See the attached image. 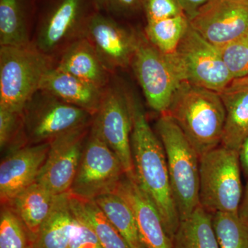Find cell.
<instances>
[{
	"instance_id": "4",
	"label": "cell",
	"mask_w": 248,
	"mask_h": 248,
	"mask_svg": "<svg viewBox=\"0 0 248 248\" xmlns=\"http://www.w3.org/2000/svg\"><path fill=\"white\" fill-rule=\"evenodd\" d=\"M52 66L35 46L0 48V108L22 112Z\"/></svg>"
},
{
	"instance_id": "21",
	"label": "cell",
	"mask_w": 248,
	"mask_h": 248,
	"mask_svg": "<svg viewBox=\"0 0 248 248\" xmlns=\"http://www.w3.org/2000/svg\"><path fill=\"white\" fill-rule=\"evenodd\" d=\"M56 197L45 186L35 182L6 204L12 208L36 236L50 215Z\"/></svg>"
},
{
	"instance_id": "6",
	"label": "cell",
	"mask_w": 248,
	"mask_h": 248,
	"mask_svg": "<svg viewBox=\"0 0 248 248\" xmlns=\"http://www.w3.org/2000/svg\"><path fill=\"white\" fill-rule=\"evenodd\" d=\"M165 55L180 84L187 82L220 93L234 79L219 48L190 24L175 52Z\"/></svg>"
},
{
	"instance_id": "15",
	"label": "cell",
	"mask_w": 248,
	"mask_h": 248,
	"mask_svg": "<svg viewBox=\"0 0 248 248\" xmlns=\"http://www.w3.org/2000/svg\"><path fill=\"white\" fill-rule=\"evenodd\" d=\"M112 193L120 196L131 208L146 248H174L157 209L136 179L125 175Z\"/></svg>"
},
{
	"instance_id": "19",
	"label": "cell",
	"mask_w": 248,
	"mask_h": 248,
	"mask_svg": "<svg viewBox=\"0 0 248 248\" xmlns=\"http://www.w3.org/2000/svg\"><path fill=\"white\" fill-rule=\"evenodd\" d=\"M219 94L226 108L221 145L239 152L248 136V81L233 79Z\"/></svg>"
},
{
	"instance_id": "36",
	"label": "cell",
	"mask_w": 248,
	"mask_h": 248,
	"mask_svg": "<svg viewBox=\"0 0 248 248\" xmlns=\"http://www.w3.org/2000/svg\"><path fill=\"white\" fill-rule=\"evenodd\" d=\"M239 216L245 221H248V183L245 187L244 197L240 204Z\"/></svg>"
},
{
	"instance_id": "32",
	"label": "cell",
	"mask_w": 248,
	"mask_h": 248,
	"mask_svg": "<svg viewBox=\"0 0 248 248\" xmlns=\"http://www.w3.org/2000/svg\"><path fill=\"white\" fill-rule=\"evenodd\" d=\"M143 0H94L96 9L107 14L130 15L143 7Z\"/></svg>"
},
{
	"instance_id": "35",
	"label": "cell",
	"mask_w": 248,
	"mask_h": 248,
	"mask_svg": "<svg viewBox=\"0 0 248 248\" xmlns=\"http://www.w3.org/2000/svg\"><path fill=\"white\" fill-rule=\"evenodd\" d=\"M240 166L245 175L248 177V136L245 139L239 150Z\"/></svg>"
},
{
	"instance_id": "9",
	"label": "cell",
	"mask_w": 248,
	"mask_h": 248,
	"mask_svg": "<svg viewBox=\"0 0 248 248\" xmlns=\"http://www.w3.org/2000/svg\"><path fill=\"white\" fill-rule=\"evenodd\" d=\"M91 128L115 153L125 175L136 179L132 154V115L128 93L117 86L103 91L102 102L93 117Z\"/></svg>"
},
{
	"instance_id": "10",
	"label": "cell",
	"mask_w": 248,
	"mask_h": 248,
	"mask_svg": "<svg viewBox=\"0 0 248 248\" xmlns=\"http://www.w3.org/2000/svg\"><path fill=\"white\" fill-rule=\"evenodd\" d=\"M131 65L149 107L160 115L167 112L181 84L166 55L138 33Z\"/></svg>"
},
{
	"instance_id": "29",
	"label": "cell",
	"mask_w": 248,
	"mask_h": 248,
	"mask_svg": "<svg viewBox=\"0 0 248 248\" xmlns=\"http://www.w3.org/2000/svg\"><path fill=\"white\" fill-rule=\"evenodd\" d=\"M22 112L0 108V148L9 153L27 146Z\"/></svg>"
},
{
	"instance_id": "17",
	"label": "cell",
	"mask_w": 248,
	"mask_h": 248,
	"mask_svg": "<svg viewBox=\"0 0 248 248\" xmlns=\"http://www.w3.org/2000/svg\"><path fill=\"white\" fill-rule=\"evenodd\" d=\"M75 107L95 115L102 102L103 91L56 67L49 69L40 89Z\"/></svg>"
},
{
	"instance_id": "30",
	"label": "cell",
	"mask_w": 248,
	"mask_h": 248,
	"mask_svg": "<svg viewBox=\"0 0 248 248\" xmlns=\"http://www.w3.org/2000/svg\"><path fill=\"white\" fill-rule=\"evenodd\" d=\"M219 49L234 79L248 76V30Z\"/></svg>"
},
{
	"instance_id": "27",
	"label": "cell",
	"mask_w": 248,
	"mask_h": 248,
	"mask_svg": "<svg viewBox=\"0 0 248 248\" xmlns=\"http://www.w3.org/2000/svg\"><path fill=\"white\" fill-rule=\"evenodd\" d=\"M35 235L8 204H1L0 248H34Z\"/></svg>"
},
{
	"instance_id": "23",
	"label": "cell",
	"mask_w": 248,
	"mask_h": 248,
	"mask_svg": "<svg viewBox=\"0 0 248 248\" xmlns=\"http://www.w3.org/2000/svg\"><path fill=\"white\" fill-rule=\"evenodd\" d=\"M172 244L174 248H220L212 213L199 205L190 216L181 220Z\"/></svg>"
},
{
	"instance_id": "7",
	"label": "cell",
	"mask_w": 248,
	"mask_h": 248,
	"mask_svg": "<svg viewBox=\"0 0 248 248\" xmlns=\"http://www.w3.org/2000/svg\"><path fill=\"white\" fill-rule=\"evenodd\" d=\"M22 114L27 145L50 143L63 134L91 125L94 117L41 90L27 103Z\"/></svg>"
},
{
	"instance_id": "34",
	"label": "cell",
	"mask_w": 248,
	"mask_h": 248,
	"mask_svg": "<svg viewBox=\"0 0 248 248\" xmlns=\"http://www.w3.org/2000/svg\"><path fill=\"white\" fill-rule=\"evenodd\" d=\"M210 0H179L184 14L190 20L199 10Z\"/></svg>"
},
{
	"instance_id": "31",
	"label": "cell",
	"mask_w": 248,
	"mask_h": 248,
	"mask_svg": "<svg viewBox=\"0 0 248 248\" xmlns=\"http://www.w3.org/2000/svg\"><path fill=\"white\" fill-rule=\"evenodd\" d=\"M147 22H153L185 14L179 0H143Z\"/></svg>"
},
{
	"instance_id": "37",
	"label": "cell",
	"mask_w": 248,
	"mask_h": 248,
	"mask_svg": "<svg viewBox=\"0 0 248 248\" xmlns=\"http://www.w3.org/2000/svg\"><path fill=\"white\" fill-rule=\"evenodd\" d=\"M244 78V79L245 80H246V81H248V76H247V77H245V78Z\"/></svg>"
},
{
	"instance_id": "26",
	"label": "cell",
	"mask_w": 248,
	"mask_h": 248,
	"mask_svg": "<svg viewBox=\"0 0 248 248\" xmlns=\"http://www.w3.org/2000/svg\"><path fill=\"white\" fill-rule=\"evenodd\" d=\"M190 26L185 14L153 22H147L146 36L148 40L164 55L175 52Z\"/></svg>"
},
{
	"instance_id": "28",
	"label": "cell",
	"mask_w": 248,
	"mask_h": 248,
	"mask_svg": "<svg viewBox=\"0 0 248 248\" xmlns=\"http://www.w3.org/2000/svg\"><path fill=\"white\" fill-rule=\"evenodd\" d=\"M220 248H248V221L234 214H212Z\"/></svg>"
},
{
	"instance_id": "24",
	"label": "cell",
	"mask_w": 248,
	"mask_h": 248,
	"mask_svg": "<svg viewBox=\"0 0 248 248\" xmlns=\"http://www.w3.org/2000/svg\"><path fill=\"white\" fill-rule=\"evenodd\" d=\"M116 229L130 248H146L139 232L136 220L131 208L120 196L107 194L94 199Z\"/></svg>"
},
{
	"instance_id": "3",
	"label": "cell",
	"mask_w": 248,
	"mask_h": 248,
	"mask_svg": "<svg viewBox=\"0 0 248 248\" xmlns=\"http://www.w3.org/2000/svg\"><path fill=\"white\" fill-rule=\"evenodd\" d=\"M156 129L166 153L171 190L181 221L200 205V156L168 114H161Z\"/></svg>"
},
{
	"instance_id": "20",
	"label": "cell",
	"mask_w": 248,
	"mask_h": 248,
	"mask_svg": "<svg viewBox=\"0 0 248 248\" xmlns=\"http://www.w3.org/2000/svg\"><path fill=\"white\" fill-rule=\"evenodd\" d=\"M76 223L69 192L57 195L50 215L36 234L34 248H68Z\"/></svg>"
},
{
	"instance_id": "18",
	"label": "cell",
	"mask_w": 248,
	"mask_h": 248,
	"mask_svg": "<svg viewBox=\"0 0 248 248\" xmlns=\"http://www.w3.org/2000/svg\"><path fill=\"white\" fill-rule=\"evenodd\" d=\"M55 67L101 90L109 83L110 71L91 42L82 36L67 47Z\"/></svg>"
},
{
	"instance_id": "13",
	"label": "cell",
	"mask_w": 248,
	"mask_h": 248,
	"mask_svg": "<svg viewBox=\"0 0 248 248\" xmlns=\"http://www.w3.org/2000/svg\"><path fill=\"white\" fill-rule=\"evenodd\" d=\"M137 35L99 13L86 17L81 34L91 42L110 72L131 64Z\"/></svg>"
},
{
	"instance_id": "25",
	"label": "cell",
	"mask_w": 248,
	"mask_h": 248,
	"mask_svg": "<svg viewBox=\"0 0 248 248\" xmlns=\"http://www.w3.org/2000/svg\"><path fill=\"white\" fill-rule=\"evenodd\" d=\"M30 45L23 0H0L1 46Z\"/></svg>"
},
{
	"instance_id": "1",
	"label": "cell",
	"mask_w": 248,
	"mask_h": 248,
	"mask_svg": "<svg viewBox=\"0 0 248 248\" xmlns=\"http://www.w3.org/2000/svg\"><path fill=\"white\" fill-rule=\"evenodd\" d=\"M132 115L131 141L136 181L159 212L166 232L173 240L179 223L164 146L147 120L137 98L129 94Z\"/></svg>"
},
{
	"instance_id": "14",
	"label": "cell",
	"mask_w": 248,
	"mask_h": 248,
	"mask_svg": "<svg viewBox=\"0 0 248 248\" xmlns=\"http://www.w3.org/2000/svg\"><path fill=\"white\" fill-rule=\"evenodd\" d=\"M50 143L27 145L8 153L0 164V200L8 203L37 181Z\"/></svg>"
},
{
	"instance_id": "12",
	"label": "cell",
	"mask_w": 248,
	"mask_h": 248,
	"mask_svg": "<svg viewBox=\"0 0 248 248\" xmlns=\"http://www.w3.org/2000/svg\"><path fill=\"white\" fill-rule=\"evenodd\" d=\"M189 21L205 40L221 48L248 30V0H210Z\"/></svg>"
},
{
	"instance_id": "33",
	"label": "cell",
	"mask_w": 248,
	"mask_h": 248,
	"mask_svg": "<svg viewBox=\"0 0 248 248\" xmlns=\"http://www.w3.org/2000/svg\"><path fill=\"white\" fill-rule=\"evenodd\" d=\"M76 220V228L67 248H103L92 230L82 221Z\"/></svg>"
},
{
	"instance_id": "5",
	"label": "cell",
	"mask_w": 248,
	"mask_h": 248,
	"mask_svg": "<svg viewBox=\"0 0 248 248\" xmlns=\"http://www.w3.org/2000/svg\"><path fill=\"white\" fill-rule=\"evenodd\" d=\"M239 152L218 146L201 155L200 203L210 213L239 215L242 200Z\"/></svg>"
},
{
	"instance_id": "2",
	"label": "cell",
	"mask_w": 248,
	"mask_h": 248,
	"mask_svg": "<svg viewBox=\"0 0 248 248\" xmlns=\"http://www.w3.org/2000/svg\"><path fill=\"white\" fill-rule=\"evenodd\" d=\"M165 113L182 129L200 156L221 144L226 108L219 93L181 83Z\"/></svg>"
},
{
	"instance_id": "11",
	"label": "cell",
	"mask_w": 248,
	"mask_h": 248,
	"mask_svg": "<svg viewBox=\"0 0 248 248\" xmlns=\"http://www.w3.org/2000/svg\"><path fill=\"white\" fill-rule=\"evenodd\" d=\"M91 124L63 134L50 142L46 159L36 182L55 195L70 192Z\"/></svg>"
},
{
	"instance_id": "22",
	"label": "cell",
	"mask_w": 248,
	"mask_h": 248,
	"mask_svg": "<svg viewBox=\"0 0 248 248\" xmlns=\"http://www.w3.org/2000/svg\"><path fill=\"white\" fill-rule=\"evenodd\" d=\"M69 199L75 217L92 230L103 248H130L95 201L70 193Z\"/></svg>"
},
{
	"instance_id": "8",
	"label": "cell",
	"mask_w": 248,
	"mask_h": 248,
	"mask_svg": "<svg viewBox=\"0 0 248 248\" xmlns=\"http://www.w3.org/2000/svg\"><path fill=\"white\" fill-rule=\"evenodd\" d=\"M125 176L120 160L91 126L69 193L94 200L112 193Z\"/></svg>"
},
{
	"instance_id": "16",
	"label": "cell",
	"mask_w": 248,
	"mask_h": 248,
	"mask_svg": "<svg viewBox=\"0 0 248 248\" xmlns=\"http://www.w3.org/2000/svg\"><path fill=\"white\" fill-rule=\"evenodd\" d=\"M84 7V0H58L41 24L35 46L49 55L71 37H80L86 19Z\"/></svg>"
}]
</instances>
